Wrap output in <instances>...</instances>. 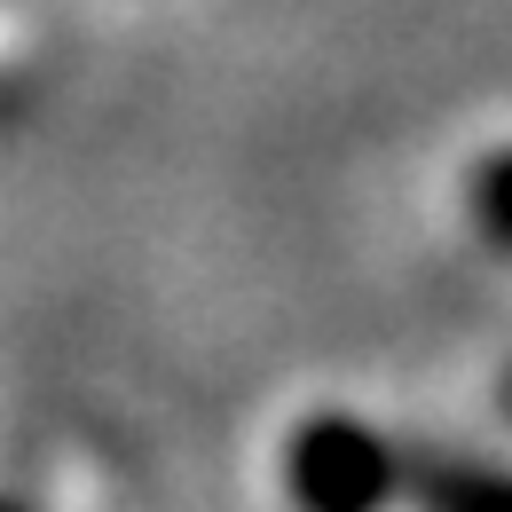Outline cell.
Returning a JSON list of instances; mask_svg holds the SVG:
<instances>
[{"instance_id":"6da1fadb","label":"cell","mask_w":512,"mask_h":512,"mask_svg":"<svg viewBox=\"0 0 512 512\" xmlns=\"http://www.w3.org/2000/svg\"><path fill=\"white\" fill-rule=\"evenodd\" d=\"M284 489L300 512H386L402 497V449L347 410H323L284 449Z\"/></svg>"},{"instance_id":"7a4b0ae2","label":"cell","mask_w":512,"mask_h":512,"mask_svg":"<svg viewBox=\"0 0 512 512\" xmlns=\"http://www.w3.org/2000/svg\"><path fill=\"white\" fill-rule=\"evenodd\" d=\"M402 489L418 512H505V481L473 457H426V465H402Z\"/></svg>"},{"instance_id":"3957f363","label":"cell","mask_w":512,"mask_h":512,"mask_svg":"<svg viewBox=\"0 0 512 512\" xmlns=\"http://www.w3.org/2000/svg\"><path fill=\"white\" fill-rule=\"evenodd\" d=\"M473 205H481V237L505 253V158H489V166H481V190H473Z\"/></svg>"},{"instance_id":"277c9868","label":"cell","mask_w":512,"mask_h":512,"mask_svg":"<svg viewBox=\"0 0 512 512\" xmlns=\"http://www.w3.org/2000/svg\"><path fill=\"white\" fill-rule=\"evenodd\" d=\"M0 512H24V505H0Z\"/></svg>"}]
</instances>
